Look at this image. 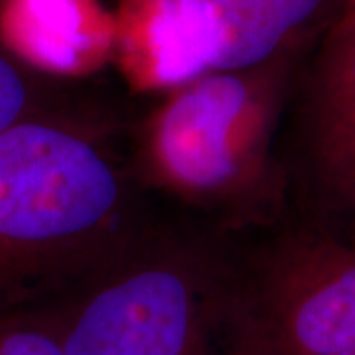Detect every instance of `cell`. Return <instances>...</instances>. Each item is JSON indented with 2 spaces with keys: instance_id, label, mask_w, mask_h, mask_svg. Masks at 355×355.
Listing matches in <instances>:
<instances>
[{
  "instance_id": "1",
  "label": "cell",
  "mask_w": 355,
  "mask_h": 355,
  "mask_svg": "<svg viewBox=\"0 0 355 355\" xmlns=\"http://www.w3.org/2000/svg\"><path fill=\"white\" fill-rule=\"evenodd\" d=\"M132 251L125 180L97 140L38 116L0 132V308Z\"/></svg>"
},
{
  "instance_id": "2",
  "label": "cell",
  "mask_w": 355,
  "mask_h": 355,
  "mask_svg": "<svg viewBox=\"0 0 355 355\" xmlns=\"http://www.w3.org/2000/svg\"><path fill=\"white\" fill-rule=\"evenodd\" d=\"M296 62L205 73L162 93L140 127V176L231 225L275 221L286 198L275 137Z\"/></svg>"
},
{
  "instance_id": "3",
  "label": "cell",
  "mask_w": 355,
  "mask_h": 355,
  "mask_svg": "<svg viewBox=\"0 0 355 355\" xmlns=\"http://www.w3.org/2000/svg\"><path fill=\"white\" fill-rule=\"evenodd\" d=\"M347 0H109L113 60L139 91L300 58Z\"/></svg>"
},
{
  "instance_id": "4",
  "label": "cell",
  "mask_w": 355,
  "mask_h": 355,
  "mask_svg": "<svg viewBox=\"0 0 355 355\" xmlns=\"http://www.w3.org/2000/svg\"><path fill=\"white\" fill-rule=\"evenodd\" d=\"M225 286L190 251L132 249L55 314L65 355H223Z\"/></svg>"
},
{
  "instance_id": "5",
  "label": "cell",
  "mask_w": 355,
  "mask_h": 355,
  "mask_svg": "<svg viewBox=\"0 0 355 355\" xmlns=\"http://www.w3.org/2000/svg\"><path fill=\"white\" fill-rule=\"evenodd\" d=\"M223 355H355V239L292 229L229 280Z\"/></svg>"
},
{
  "instance_id": "6",
  "label": "cell",
  "mask_w": 355,
  "mask_h": 355,
  "mask_svg": "<svg viewBox=\"0 0 355 355\" xmlns=\"http://www.w3.org/2000/svg\"><path fill=\"white\" fill-rule=\"evenodd\" d=\"M304 153L322 207L355 221V0L316 44L302 105Z\"/></svg>"
},
{
  "instance_id": "7",
  "label": "cell",
  "mask_w": 355,
  "mask_h": 355,
  "mask_svg": "<svg viewBox=\"0 0 355 355\" xmlns=\"http://www.w3.org/2000/svg\"><path fill=\"white\" fill-rule=\"evenodd\" d=\"M0 48L48 76H87L113 60V16L103 0H0Z\"/></svg>"
},
{
  "instance_id": "8",
  "label": "cell",
  "mask_w": 355,
  "mask_h": 355,
  "mask_svg": "<svg viewBox=\"0 0 355 355\" xmlns=\"http://www.w3.org/2000/svg\"><path fill=\"white\" fill-rule=\"evenodd\" d=\"M0 355H65L58 316L0 320Z\"/></svg>"
},
{
  "instance_id": "9",
  "label": "cell",
  "mask_w": 355,
  "mask_h": 355,
  "mask_svg": "<svg viewBox=\"0 0 355 355\" xmlns=\"http://www.w3.org/2000/svg\"><path fill=\"white\" fill-rule=\"evenodd\" d=\"M34 101V87L24 65L0 48V132L36 116Z\"/></svg>"
},
{
  "instance_id": "10",
  "label": "cell",
  "mask_w": 355,
  "mask_h": 355,
  "mask_svg": "<svg viewBox=\"0 0 355 355\" xmlns=\"http://www.w3.org/2000/svg\"><path fill=\"white\" fill-rule=\"evenodd\" d=\"M354 223H355V221H354ZM354 231H355V227H354ZM354 239H355V237H354Z\"/></svg>"
}]
</instances>
